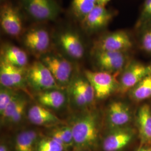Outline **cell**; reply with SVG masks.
Segmentation results:
<instances>
[{
	"label": "cell",
	"instance_id": "obj_1",
	"mask_svg": "<svg viewBox=\"0 0 151 151\" xmlns=\"http://www.w3.org/2000/svg\"><path fill=\"white\" fill-rule=\"evenodd\" d=\"M74 146L78 150H88L94 147L98 138L96 116L87 113L80 116L70 126Z\"/></svg>",
	"mask_w": 151,
	"mask_h": 151
},
{
	"label": "cell",
	"instance_id": "obj_2",
	"mask_svg": "<svg viewBox=\"0 0 151 151\" xmlns=\"http://www.w3.org/2000/svg\"><path fill=\"white\" fill-rule=\"evenodd\" d=\"M22 8L35 20L53 21L60 15V7L55 0H20Z\"/></svg>",
	"mask_w": 151,
	"mask_h": 151
},
{
	"label": "cell",
	"instance_id": "obj_3",
	"mask_svg": "<svg viewBox=\"0 0 151 151\" xmlns=\"http://www.w3.org/2000/svg\"><path fill=\"white\" fill-rule=\"evenodd\" d=\"M0 24L3 32L12 37H18L23 34L22 17L16 6L5 2L1 5Z\"/></svg>",
	"mask_w": 151,
	"mask_h": 151
},
{
	"label": "cell",
	"instance_id": "obj_4",
	"mask_svg": "<svg viewBox=\"0 0 151 151\" xmlns=\"http://www.w3.org/2000/svg\"><path fill=\"white\" fill-rule=\"evenodd\" d=\"M27 77L31 85L36 89L48 91L59 88L53 76L42 61L32 63L27 70Z\"/></svg>",
	"mask_w": 151,
	"mask_h": 151
},
{
	"label": "cell",
	"instance_id": "obj_5",
	"mask_svg": "<svg viewBox=\"0 0 151 151\" xmlns=\"http://www.w3.org/2000/svg\"><path fill=\"white\" fill-rule=\"evenodd\" d=\"M133 45L129 34L124 30H118L105 34L95 43V50L125 52Z\"/></svg>",
	"mask_w": 151,
	"mask_h": 151
},
{
	"label": "cell",
	"instance_id": "obj_6",
	"mask_svg": "<svg viewBox=\"0 0 151 151\" xmlns=\"http://www.w3.org/2000/svg\"><path fill=\"white\" fill-rule=\"evenodd\" d=\"M86 78L91 85L98 99L108 97L114 91L116 86L115 77L112 74L105 71H91L87 70L85 72Z\"/></svg>",
	"mask_w": 151,
	"mask_h": 151
},
{
	"label": "cell",
	"instance_id": "obj_7",
	"mask_svg": "<svg viewBox=\"0 0 151 151\" xmlns=\"http://www.w3.org/2000/svg\"><path fill=\"white\" fill-rule=\"evenodd\" d=\"M114 13L106 6L97 5L80 22L81 27L87 33L97 32L110 23L113 18Z\"/></svg>",
	"mask_w": 151,
	"mask_h": 151
},
{
	"label": "cell",
	"instance_id": "obj_8",
	"mask_svg": "<svg viewBox=\"0 0 151 151\" xmlns=\"http://www.w3.org/2000/svg\"><path fill=\"white\" fill-rule=\"evenodd\" d=\"M25 46L36 54H43L50 45L48 31L43 27H32L23 34Z\"/></svg>",
	"mask_w": 151,
	"mask_h": 151
},
{
	"label": "cell",
	"instance_id": "obj_9",
	"mask_svg": "<svg viewBox=\"0 0 151 151\" xmlns=\"http://www.w3.org/2000/svg\"><path fill=\"white\" fill-rule=\"evenodd\" d=\"M151 73V67L133 62L124 70L120 80V91L124 93L132 90Z\"/></svg>",
	"mask_w": 151,
	"mask_h": 151
},
{
	"label": "cell",
	"instance_id": "obj_10",
	"mask_svg": "<svg viewBox=\"0 0 151 151\" xmlns=\"http://www.w3.org/2000/svg\"><path fill=\"white\" fill-rule=\"evenodd\" d=\"M42 62L47 66L56 81L65 84L70 80L72 72L70 62L55 54H48L43 57Z\"/></svg>",
	"mask_w": 151,
	"mask_h": 151
},
{
	"label": "cell",
	"instance_id": "obj_11",
	"mask_svg": "<svg viewBox=\"0 0 151 151\" xmlns=\"http://www.w3.org/2000/svg\"><path fill=\"white\" fill-rule=\"evenodd\" d=\"M95 60L102 71L114 73L122 70L127 63L125 52L95 50Z\"/></svg>",
	"mask_w": 151,
	"mask_h": 151
},
{
	"label": "cell",
	"instance_id": "obj_12",
	"mask_svg": "<svg viewBox=\"0 0 151 151\" xmlns=\"http://www.w3.org/2000/svg\"><path fill=\"white\" fill-rule=\"evenodd\" d=\"M134 135V131L130 128L124 127L113 129L103 140V150L120 151L129 144Z\"/></svg>",
	"mask_w": 151,
	"mask_h": 151
},
{
	"label": "cell",
	"instance_id": "obj_13",
	"mask_svg": "<svg viewBox=\"0 0 151 151\" xmlns=\"http://www.w3.org/2000/svg\"><path fill=\"white\" fill-rule=\"evenodd\" d=\"M58 41L65 53L72 58L81 59L85 54V48L79 35L75 31L66 30L58 35Z\"/></svg>",
	"mask_w": 151,
	"mask_h": 151
},
{
	"label": "cell",
	"instance_id": "obj_14",
	"mask_svg": "<svg viewBox=\"0 0 151 151\" xmlns=\"http://www.w3.org/2000/svg\"><path fill=\"white\" fill-rule=\"evenodd\" d=\"M129 107L121 101H114L108 108V122L113 129L124 127L131 120Z\"/></svg>",
	"mask_w": 151,
	"mask_h": 151
},
{
	"label": "cell",
	"instance_id": "obj_15",
	"mask_svg": "<svg viewBox=\"0 0 151 151\" xmlns=\"http://www.w3.org/2000/svg\"><path fill=\"white\" fill-rule=\"evenodd\" d=\"M24 68L16 67L1 59L0 78L6 86L16 88L22 85L24 77Z\"/></svg>",
	"mask_w": 151,
	"mask_h": 151
},
{
	"label": "cell",
	"instance_id": "obj_16",
	"mask_svg": "<svg viewBox=\"0 0 151 151\" xmlns=\"http://www.w3.org/2000/svg\"><path fill=\"white\" fill-rule=\"evenodd\" d=\"M137 117L140 147L151 145V107L147 104L141 106Z\"/></svg>",
	"mask_w": 151,
	"mask_h": 151
},
{
	"label": "cell",
	"instance_id": "obj_17",
	"mask_svg": "<svg viewBox=\"0 0 151 151\" xmlns=\"http://www.w3.org/2000/svg\"><path fill=\"white\" fill-rule=\"evenodd\" d=\"M27 118L32 124L38 125H53L62 122L47 109L40 105H33L27 112Z\"/></svg>",
	"mask_w": 151,
	"mask_h": 151
},
{
	"label": "cell",
	"instance_id": "obj_18",
	"mask_svg": "<svg viewBox=\"0 0 151 151\" xmlns=\"http://www.w3.org/2000/svg\"><path fill=\"white\" fill-rule=\"evenodd\" d=\"M1 59L16 67L25 68L28 63V57L25 51L16 46L7 45L2 49Z\"/></svg>",
	"mask_w": 151,
	"mask_h": 151
},
{
	"label": "cell",
	"instance_id": "obj_19",
	"mask_svg": "<svg viewBox=\"0 0 151 151\" xmlns=\"http://www.w3.org/2000/svg\"><path fill=\"white\" fill-rule=\"evenodd\" d=\"M38 134L34 130H27L19 133L15 140V151H36Z\"/></svg>",
	"mask_w": 151,
	"mask_h": 151
},
{
	"label": "cell",
	"instance_id": "obj_20",
	"mask_svg": "<svg viewBox=\"0 0 151 151\" xmlns=\"http://www.w3.org/2000/svg\"><path fill=\"white\" fill-rule=\"evenodd\" d=\"M38 101L42 105L49 108L59 109L65 101L64 94L57 90L45 91L39 94Z\"/></svg>",
	"mask_w": 151,
	"mask_h": 151
},
{
	"label": "cell",
	"instance_id": "obj_21",
	"mask_svg": "<svg viewBox=\"0 0 151 151\" xmlns=\"http://www.w3.org/2000/svg\"><path fill=\"white\" fill-rule=\"evenodd\" d=\"M96 5L97 0H72L70 10L76 19L81 22Z\"/></svg>",
	"mask_w": 151,
	"mask_h": 151
},
{
	"label": "cell",
	"instance_id": "obj_22",
	"mask_svg": "<svg viewBox=\"0 0 151 151\" xmlns=\"http://www.w3.org/2000/svg\"><path fill=\"white\" fill-rule=\"evenodd\" d=\"M130 95L137 101L151 98V73L130 90Z\"/></svg>",
	"mask_w": 151,
	"mask_h": 151
},
{
	"label": "cell",
	"instance_id": "obj_23",
	"mask_svg": "<svg viewBox=\"0 0 151 151\" xmlns=\"http://www.w3.org/2000/svg\"><path fill=\"white\" fill-rule=\"evenodd\" d=\"M50 136L59 140L65 149L74 146L72 132L70 126H63L54 129L52 131Z\"/></svg>",
	"mask_w": 151,
	"mask_h": 151
},
{
	"label": "cell",
	"instance_id": "obj_24",
	"mask_svg": "<svg viewBox=\"0 0 151 151\" xmlns=\"http://www.w3.org/2000/svg\"><path fill=\"white\" fill-rule=\"evenodd\" d=\"M65 147L59 140L49 136L38 141L36 151H63Z\"/></svg>",
	"mask_w": 151,
	"mask_h": 151
},
{
	"label": "cell",
	"instance_id": "obj_25",
	"mask_svg": "<svg viewBox=\"0 0 151 151\" xmlns=\"http://www.w3.org/2000/svg\"><path fill=\"white\" fill-rule=\"evenodd\" d=\"M77 87L82 92L86 99L88 104H91L93 103L95 96V92L91 83L86 79H78L75 83Z\"/></svg>",
	"mask_w": 151,
	"mask_h": 151
},
{
	"label": "cell",
	"instance_id": "obj_26",
	"mask_svg": "<svg viewBox=\"0 0 151 151\" xmlns=\"http://www.w3.org/2000/svg\"><path fill=\"white\" fill-rule=\"evenodd\" d=\"M151 23V0H145L140 16L137 22V27H143Z\"/></svg>",
	"mask_w": 151,
	"mask_h": 151
},
{
	"label": "cell",
	"instance_id": "obj_27",
	"mask_svg": "<svg viewBox=\"0 0 151 151\" xmlns=\"http://www.w3.org/2000/svg\"><path fill=\"white\" fill-rule=\"evenodd\" d=\"M18 95L11 90V88L4 87L0 92V113L1 114L7 106L14 100Z\"/></svg>",
	"mask_w": 151,
	"mask_h": 151
},
{
	"label": "cell",
	"instance_id": "obj_28",
	"mask_svg": "<svg viewBox=\"0 0 151 151\" xmlns=\"http://www.w3.org/2000/svg\"><path fill=\"white\" fill-rule=\"evenodd\" d=\"M27 105V101L25 98H24L15 111L11 115L9 119L6 122V123L10 124H15L19 123L24 114Z\"/></svg>",
	"mask_w": 151,
	"mask_h": 151
},
{
	"label": "cell",
	"instance_id": "obj_29",
	"mask_svg": "<svg viewBox=\"0 0 151 151\" xmlns=\"http://www.w3.org/2000/svg\"><path fill=\"white\" fill-rule=\"evenodd\" d=\"M146 27L142 34L141 38V44L142 48L146 52L151 53V25Z\"/></svg>",
	"mask_w": 151,
	"mask_h": 151
},
{
	"label": "cell",
	"instance_id": "obj_30",
	"mask_svg": "<svg viewBox=\"0 0 151 151\" xmlns=\"http://www.w3.org/2000/svg\"><path fill=\"white\" fill-rule=\"evenodd\" d=\"M72 94L76 103L78 106H85L88 105L86 99L83 95V94L82 93V92L75 84L73 85L72 88Z\"/></svg>",
	"mask_w": 151,
	"mask_h": 151
},
{
	"label": "cell",
	"instance_id": "obj_31",
	"mask_svg": "<svg viewBox=\"0 0 151 151\" xmlns=\"http://www.w3.org/2000/svg\"><path fill=\"white\" fill-rule=\"evenodd\" d=\"M111 0H97V5L106 6Z\"/></svg>",
	"mask_w": 151,
	"mask_h": 151
},
{
	"label": "cell",
	"instance_id": "obj_32",
	"mask_svg": "<svg viewBox=\"0 0 151 151\" xmlns=\"http://www.w3.org/2000/svg\"><path fill=\"white\" fill-rule=\"evenodd\" d=\"M138 151H151V147L148 146L141 147Z\"/></svg>",
	"mask_w": 151,
	"mask_h": 151
},
{
	"label": "cell",
	"instance_id": "obj_33",
	"mask_svg": "<svg viewBox=\"0 0 151 151\" xmlns=\"http://www.w3.org/2000/svg\"><path fill=\"white\" fill-rule=\"evenodd\" d=\"M0 151H9V150L5 145L1 143L0 146Z\"/></svg>",
	"mask_w": 151,
	"mask_h": 151
}]
</instances>
